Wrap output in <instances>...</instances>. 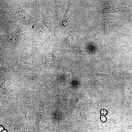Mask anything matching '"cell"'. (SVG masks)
<instances>
[{"mask_svg":"<svg viewBox=\"0 0 132 132\" xmlns=\"http://www.w3.org/2000/svg\"><path fill=\"white\" fill-rule=\"evenodd\" d=\"M115 23H114L113 22H108L106 24H104L103 25H101L100 26H99V32H100V31H101L105 29L106 28L110 27L113 26H114Z\"/></svg>","mask_w":132,"mask_h":132,"instance_id":"cell-2","label":"cell"},{"mask_svg":"<svg viewBox=\"0 0 132 132\" xmlns=\"http://www.w3.org/2000/svg\"><path fill=\"white\" fill-rule=\"evenodd\" d=\"M117 8H113L112 7H109V8L106 7L104 9L99 11L105 12L107 13H110V12H116L117 11V10L115 9H117Z\"/></svg>","mask_w":132,"mask_h":132,"instance_id":"cell-3","label":"cell"},{"mask_svg":"<svg viewBox=\"0 0 132 132\" xmlns=\"http://www.w3.org/2000/svg\"><path fill=\"white\" fill-rule=\"evenodd\" d=\"M0 94L3 96L6 95L12 91L6 84L5 80H1L0 84Z\"/></svg>","mask_w":132,"mask_h":132,"instance_id":"cell-1","label":"cell"}]
</instances>
